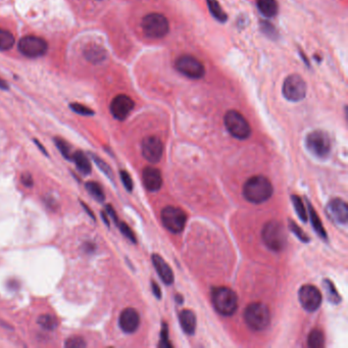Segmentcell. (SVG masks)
Returning <instances> with one entry per match:
<instances>
[{
  "label": "cell",
  "instance_id": "f1b7e54d",
  "mask_svg": "<svg viewBox=\"0 0 348 348\" xmlns=\"http://www.w3.org/2000/svg\"><path fill=\"white\" fill-rule=\"evenodd\" d=\"M38 325L47 331H52L54 329H56V327L58 326V322L57 320L51 315V314H42L38 318L37 320Z\"/></svg>",
  "mask_w": 348,
  "mask_h": 348
},
{
  "label": "cell",
  "instance_id": "484cf974",
  "mask_svg": "<svg viewBox=\"0 0 348 348\" xmlns=\"http://www.w3.org/2000/svg\"><path fill=\"white\" fill-rule=\"evenodd\" d=\"M323 286L326 290V294H327V297H328L330 302H332L334 304H338L341 302V296L338 293L337 289L335 288L333 282H331L330 280H324Z\"/></svg>",
  "mask_w": 348,
  "mask_h": 348
},
{
  "label": "cell",
  "instance_id": "8fae6325",
  "mask_svg": "<svg viewBox=\"0 0 348 348\" xmlns=\"http://www.w3.org/2000/svg\"><path fill=\"white\" fill-rule=\"evenodd\" d=\"M282 90L287 100L297 102L306 95V83L299 75H290L285 79Z\"/></svg>",
  "mask_w": 348,
  "mask_h": 348
},
{
  "label": "cell",
  "instance_id": "d6986e66",
  "mask_svg": "<svg viewBox=\"0 0 348 348\" xmlns=\"http://www.w3.org/2000/svg\"><path fill=\"white\" fill-rule=\"evenodd\" d=\"M179 320H180L181 328L186 334L188 335L194 334L195 329H196V317L192 310L184 309L183 311H181Z\"/></svg>",
  "mask_w": 348,
  "mask_h": 348
},
{
  "label": "cell",
  "instance_id": "8d00e7d4",
  "mask_svg": "<svg viewBox=\"0 0 348 348\" xmlns=\"http://www.w3.org/2000/svg\"><path fill=\"white\" fill-rule=\"evenodd\" d=\"M120 176H121V180H122L125 188L129 192H131L133 190V180H132L130 174L128 172H126V171H121L120 172Z\"/></svg>",
  "mask_w": 348,
  "mask_h": 348
},
{
  "label": "cell",
  "instance_id": "bcb514c9",
  "mask_svg": "<svg viewBox=\"0 0 348 348\" xmlns=\"http://www.w3.org/2000/svg\"><path fill=\"white\" fill-rule=\"evenodd\" d=\"M97 2H103V0H97Z\"/></svg>",
  "mask_w": 348,
  "mask_h": 348
},
{
  "label": "cell",
  "instance_id": "4316f807",
  "mask_svg": "<svg viewBox=\"0 0 348 348\" xmlns=\"http://www.w3.org/2000/svg\"><path fill=\"white\" fill-rule=\"evenodd\" d=\"M325 344V337L321 330H312L307 338V345L310 348H321Z\"/></svg>",
  "mask_w": 348,
  "mask_h": 348
},
{
  "label": "cell",
  "instance_id": "ba28073f",
  "mask_svg": "<svg viewBox=\"0 0 348 348\" xmlns=\"http://www.w3.org/2000/svg\"><path fill=\"white\" fill-rule=\"evenodd\" d=\"M162 222L172 233H180L185 228L187 215L179 207L167 206L162 211Z\"/></svg>",
  "mask_w": 348,
  "mask_h": 348
},
{
  "label": "cell",
  "instance_id": "52a82bcc",
  "mask_svg": "<svg viewBox=\"0 0 348 348\" xmlns=\"http://www.w3.org/2000/svg\"><path fill=\"white\" fill-rule=\"evenodd\" d=\"M305 143L309 152L319 159H326L330 154L331 139L330 136L322 130L309 133L306 136Z\"/></svg>",
  "mask_w": 348,
  "mask_h": 348
},
{
  "label": "cell",
  "instance_id": "7a4b0ae2",
  "mask_svg": "<svg viewBox=\"0 0 348 348\" xmlns=\"http://www.w3.org/2000/svg\"><path fill=\"white\" fill-rule=\"evenodd\" d=\"M263 240L272 251H282L287 244V234L284 226L279 220L268 222L263 229Z\"/></svg>",
  "mask_w": 348,
  "mask_h": 348
},
{
  "label": "cell",
  "instance_id": "30bf717a",
  "mask_svg": "<svg viewBox=\"0 0 348 348\" xmlns=\"http://www.w3.org/2000/svg\"><path fill=\"white\" fill-rule=\"evenodd\" d=\"M176 69L182 75L191 79H200L205 74V69L200 60L190 54H184L177 58Z\"/></svg>",
  "mask_w": 348,
  "mask_h": 348
},
{
  "label": "cell",
  "instance_id": "83f0119b",
  "mask_svg": "<svg viewBox=\"0 0 348 348\" xmlns=\"http://www.w3.org/2000/svg\"><path fill=\"white\" fill-rule=\"evenodd\" d=\"M86 189L89 192V194L91 196H93L97 201L102 202L105 200V194L104 191L102 189V187L100 186V184H98L97 182H87L86 183Z\"/></svg>",
  "mask_w": 348,
  "mask_h": 348
},
{
  "label": "cell",
  "instance_id": "1f68e13d",
  "mask_svg": "<svg viewBox=\"0 0 348 348\" xmlns=\"http://www.w3.org/2000/svg\"><path fill=\"white\" fill-rule=\"evenodd\" d=\"M288 224H289V229L293 232L294 235H295L300 241H302L303 243H308V242H309V240H310L309 237L304 233V231H303L295 222L289 219V220H288Z\"/></svg>",
  "mask_w": 348,
  "mask_h": 348
},
{
  "label": "cell",
  "instance_id": "ab89813d",
  "mask_svg": "<svg viewBox=\"0 0 348 348\" xmlns=\"http://www.w3.org/2000/svg\"><path fill=\"white\" fill-rule=\"evenodd\" d=\"M106 213L109 217H111L113 219V222L115 224H119V218H118V215H117V212H115V210L113 209V207L110 205V204H107L106 205Z\"/></svg>",
  "mask_w": 348,
  "mask_h": 348
},
{
  "label": "cell",
  "instance_id": "d6a6232c",
  "mask_svg": "<svg viewBox=\"0 0 348 348\" xmlns=\"http://www.w3.org/2000/svg\"><path fill=\"white\" fill-rule=\"evenodd\" d=\"M90 156L92 157V160L94 161V163L96 164V166L100 169V171L102 172V173H104L109 179H111L112 180V178H113V174H112V171H111V169H110V167L102 160V159H100L99 156H97L96 154H94V153H90Z\"/></svg>",
  "mask_w": 348,
  "mask_h": 348
},
{
  "label": "cell",
  "instance_id": "3957f363",
  "mask_svg": "<svg viewBox=\"0 0 348 348\" xmlns=\"http://www.w3.org/2000/svg\"><path fill=\"white\" fill-rule=\"evenodd\" d=\"M211 299L216 311L225 317L233 314L238 307L236 293L228 287H216L212 289Z\"/></svg>",
  "mask_w": 348,
  "mask_h": 348
},
{
  "label": "cell",
  "instance_id": "e0dca14e",
  "mask_svg": "<svg viewBox=\"0 0 348 348\" xmlns=\"http://www.w3.org/2000/svg\"><path fill=\"white\" fill-rule=\"evenodd\" d=\"M142 177L143 184L149 191H157L162 188L163 177L160 170L153 167H147L144 169Z\"/></svg>",
  "mask_w": 348,
  "mask_h": 348
},
{
  "label": "cell",
  "instance_id": "5bb4252c",
  "mask_svg": "<svg viewBox=\"0 0 348 348\" xmlns=\"http://www.w3.org/2000/svg\"><path fill=\"white\" fill-rule=\"evenodd\" d=\"M142 154L151 164H157L164 154V144L156 136H148L143 139L141 144Z\"/></svg>",
  "mask_w": 348,
  "mask_h": 348
},
{
  "label": "cell",
  "instance_id": "836d02e7",
  "mask_svg": "<svg viewBox=\"0 0 348 348\" xmlns=\"http://www.w3.org/2000/svg\"><path fill=\"white\" fill-rule=\"evenodd\" d=\"M65 346L67 348H84L87 346V343L81 336H72L66 340Z\"/></svg>",
  "mask_w": 348,
  "mask_h": 348
},
{
  "label": "cell",
  "instance_id": "60d3db41",
  "mask_svg": "<svg viewBox=\"0 0 348 348\" xmlns=\"http://www.w3.org/2000/svg\"><path fill=\"white\" fill-rule=\"evenodd\" d=\"M151 289H152V292H153L154 296L157 299H161L162 298V291H161V287L156 284V282H154V281L151 282Z\"/></svg>",
  "mask_w": 348,
  "mask_h": 348
},
{
  "label": "cell",
  "instance_id": "277c9868",
  "mask_svg": "<svg viewBox=\"0 0 348 348\" xmlns=\"http://www.w3.org/2000/svg\"><path fill=\"white\" fill-rule=\"evenodd\" d=\"M247 326L254 331H264L271 323V312L269 307L262 302L249 304L244 313Z\"/></svg>",
  "mask_w": 348,
  "mask_h": 348
},
{
  "label": "cell",
  "instance_id": "4dcf8cb0",
  "mask_svg": "<svg viewBox=\"0 0 348 348\" xmlns=\"http://www.w3.org/2000/svg\"><path fill=\"white\" fill-rule=\"evenodd\" d=\"M54 143H55L57 149L60 151V153L62 154V156L66 160L73 161V154L74 153L72 152V148H71L70 144L66 140L56 137V138H54Z\"/></svg>",
  "mask_w": 348,
  "mask_h": 348
},
{
  "label": "cell",
  "instance_id": "7bdbcfd3",
  "mask_svg": "<svg viewBox=\"0 0 348 348\" xmlns=\"http://www.w3.org/2000/svg\"><path fill=\"white\" fill-rule=\"evenodd\" d=\"M34 141H35V143L37 144V146L40 148V150H41V151H42V152H43L45 155H48V154H47V151H46V149H45V148H44V147L41 145V143H39V142H38L36 139H35Z\"/></svg>",
  "mask_w": 348,
  "mask_h": 348
},
{
  "label": "cell",
  "instance_id": "44dd1931",
  "mask_svg": "<svg viewBox=\"0 0 348 348\" xmlns=\"http://www.w3.org/2000/svg\"><path fill=\"white\" fill-rule=\"evenodd\" d=\"M258 9L266 18H273L278 13V4L276 0H258Z\"/></svg>",
  "mask_w": 348,
  "mask_h": 348
},
{
  "label": "cell",
  "instance_id": "8992f818",
  "mask_svg": "<svg viewBox=\"0 0 348 348\" xmlns=\"http://www.w3.org/2000/svg\"><path fill=\"white\" fill-rule=\"evenodd\" d=\"M142 30L144 34L152 39H160L165 36L170 31V25L167 18L157 13H152L145 16L141 23Z\"/></svg>",
  "mask_w": 348,
  "mask_h": 348
},
{
  "label": "cell",
  "instance_id": "4fadbf2b",
  "mask_svg": "<svg viewBox=\"0 0 348 348\" xmlns=\"http://www.w3.org/2000/svg\"><path fill=\"white\" fill-rule=\"evenodd\" d=\"M134 105L135 103L130 96L126 94H120L112 99L110 103V112L114 119L124 121L133 110Z\"/></svg>",
  "mask_w": 348,
  "mask_h": 348
},
{
  "label": "cell",
  "instance_id": "9c48e42d",
  "mask_svg": "<svg viewBox=\"0 0 348 348\" xmlns=\"http://www.w3.org/2000/svg\"><path fill=\"white\" fill-rule=\"evenodd\" d=\"M20 52L30 58L43 56L48 50L47 42L38 36H25L19 42Z\"/></svg>",
  "mask_w": 348,
  "mask_h": 348
},
{
  "label": "cell",
  "instance_id": "d4e9b609",
  "mask_svg": "<svg viewBox=\"0 0 348 348\" xmlns=\"http://www.w3.org/2000/svg\"><path fill=\"white\" fill-rule=\"evenodd\" d=\"M206 2H207L209 12L213 16V18L220 23H225L227 21L228 17L226 15V13L223 11V9L219 6L217 0H206Z\"/></svg>",
  "mask_w": 348,
  "mask_h": 348
},
{
  "label": "cell",
  "instance_id": "f546056e",
  "mask_svg": "<svg viewBox=\"0 0 348 348\" xmlns=\"http://www.w3.org/2000/svg\"><path fill=\"white\" fill-rule=\"evenodd\" d=\"M291 200H292V203L294 205V208H295V211L297 213V215L299 216V218L306 223L307 222V212H306V209H305V206L303 204V201L301 200V198L297 195H292L291 196Z\"/></svg>",
  "mask_w": 348,
  "mask_h": 348
},
{
  "label": "cell",
  "instance_id": "cb8c5ba5",
  "mask_svg": "<svg viewBox=\"0 0 348 348\" xmlns=\"http://www.w3.org/2000/svg\"><path fill=\"white\" fill-rule=\"evenodd\" d=\"M16 42L15 36L8 30L0 29V51H8Z\"/></svg>",
  "mask_w": 348,
  "mask_h": 348
},
{
  "label": "cell",
  "instance_id": "ee69618b",
  "mask_svg": "<svg viewBox=\"0 0 348 348\" xmlns=\"http://www.w3.org/2000/svg\"><path fill=\"white\" fill-rule=\"evenodd\" d=\"M82 205L85 207V209H86V211L89 213V215H90V216H91L93 219H95V215H94V214H93V212H92V211L89 209V207H88V206H87L85 203H82Z\"/></svg>",
  "mask_w": 348,
  "mask_h": 348
},
{
  "label": "cell",
  "instance_id": "6da1fadb",
  "mask_svg": "<svg viewBox=\"0 0 348 348\" xmlns=\"http://www.w3.org/2000/svg\"><path fill=\"white\" fill-rule=\"evenodd\" d=\"M273 185L264 176H255L246 181L243 187L244 197L251 203H264L273 195Z\"/></svg>",
  "mask_w": 348,
  "mask_h": 348
},
{
  "label": "cell",
  "instance_id": "ac0fdd59",
  "mask_svg": "<svg viewBox=\"0 0 348 348\" xmlns=\"http://www.w3.org/2000/svg\"><path fill=\"white\" fill-rule=\"evenodd\" d=\"M151 261L154 265V268L159 276L164 281V283L167 285H172L174 282V273L171 267L167 264V262L159 255H152Z\"/></svg>",
  "mask_w": 348,
  "mask_h": 348
},
{
  "label": "cell",
  "instance_id": "f6af8a7d",
  "mask_svg": "<svg viewBox=\"0 0 348 348\" xmlns=\"http://www.w3.org/2000/svg\"><path fill=\"white\" fill-rule=\"evenodd\" d=\"M101 215H102V219L104 220V223L108 226L109 225V220H108V215H106L104 212H101Z\"/></svg>",
  "mask_w": 348,
  "mask_h": 348
},
{
  "label": "cell",
  "instance_id": "603a6c76",
  "mask_svg": "<svg viewBox=\"0 0 348 348\" xmlns=\"http://www.w3.org/2000/svg\"><path fill=\"white\" fill-rule=\"evenodd\" d=\"M73 161L75 162L76 167L81 174L87 176L91 173V164L89 162V159L85 155V153H83L82 151L75 152L73 154Z\"/></svg>",
  "mask_w": 348,
  "mask_h": 348
},
{
  "label": "cell",
  "instance_id": "e575fe53",
  "mask_svg": "<svg viewBox=\"0 0 348 348\" xmlns=\"http://www.w3.org/2000/svg\"><path fill=\"white\" fill-rule=\"evenodd\" d=\"M121 232H122V234L128 238L131 242L133 243H136L137 242V239L135 237V234H134V232L131 230V228L126 224V223H123V222H119L118 224Z\"/></svg>",
  "mask_w": 348,
  "mask_h": 348
},
{
  "label": "cell",
  "instance_id": "d590c367",
  "mask_svg": "<svg viewBox=\"0 0 348 348\" xmlns=\"http://www.w3.org/2000/svg\"><path fill=\"white\" fill-rule=\"evenodd\" d=\"M70 107H71V109L73 111H75L76 113L81 114V115H93L94 114V111L92 109H90L89 107H87V106H85L83 104L77 103V102L72 103L70 105Z\"/></svg>",
  "mask_w": 348,
  "mask_h": 348
},
{
  "label": "cell",
  "instance_id": "7c38bea8",
  "mask_svg": "<svg viewBox=\"0 0 348 348\" xmlns=\"http://www.w3.org/2000/svg\"><path fill=\"white\" fill-rule=\"evenodd\" d=\"M298 298L302 307L307 311H315L323 300L321 291L312 285H303L298 291Z\"/></svg>",
  "mask_w": 348,
  "mask_h": 348
},
{
  "label": "cell",
  "instance_id": "9a60e30c",
  "mask_svg": "<svg viewBox=\"0 0 348 348\" xmlns=\"http://www.w3.org/2000/svg\"><path fill=\"white\" fill-rule=\"evenodd\" d=\"M327 213L329 217L338 225L345 226L348 220V206L342 199L335 198L327 205Z\"/></svg>",
  "mask_w": 348,
  "mask_h": 348
},
{
  "label": "cell",
  "instance_id": "b9f144b4",
  "mask_svg": "<svg viewBox=\"0 0 348 348\" xmlns=\"http://www.w3.org/2000/svg\"><path fill=\"white\" fill-rule=\"evenodd\" d=\"M0 89H5V90L9 89L8 83H7L5 80H3L2 78H0Z\"/></svg>",
  "mask_w": 348,
  "mask_h": 348
},
{
  "label": "cell",
  "instance_id": "5b68a950",
  "mask_svg": "<svg viewBox=\"0 0 348 348\" xmlns=\"http://www.w3.org/2000/svg\"><path fill=\"white\" fill-rule=\"evenodd\" d=\"M224 123L229 133L240 140L247 139L251 134V128L243 115L237 110H229L225 114Z\"/></svg>",
  "mask_w": 348,
  "mask_h": 348
},
{
  "label": "cell",
  "instance_id": "7402d4cb",
  "mask_svg": "<svg viewBox=\"0 0 348 348\" xmlns=\"http://www.w3.org/2000/svg\"><path fill=\"white\" fill-rule=\"evenodd\" d=\"M307 208H308V212H309V216H310V220L312 224V227L314 229V231L318 233V235L322 238L327 240V232L322 224V220L319 216V214L317 213V211L313 209V207L311 206V204L309 202H307Z\"/></svg>",
  "mask_w": 348,
  "mask_h": 348
},
{
  "label": "cell",
  "instance_id": "2e32d148",
  "mask_svg": "<svg viewBox=\"0 0 348 348\" xmlns=\"http://www.w3.org/2000/svg\"><path fill=\"white\" fill-rule=\"evenodd\" d=\"M140 324V317L136 309L132 307H128L121 312L119 319V325L121 329L128 334L134 333Z\"/></svg>",
  "mask_w": 348,
  "mask_h": 348
},
{
  "label": "cell",
  "instance_id": "f35d334b",
  "mask_svg": "<svg viewBox=\"0 0 348 348\" xmlns=\"http://www.w3.org/2000/svg\"><path fill=\"white\" fill-rule=\"evenodd\" d=\"M21 180H22V183H23L26 187H32L33 184H34L33 178H32V176H31V174H29V173H24V174L22 175Z\"/></svg>",
  "mask_w": 348,
  "mask_h": 348
},
{
  "label": "cell",
  "instance_id": "ffe728a7",
  "mask_svg": "<svg viewBox=\"0 0 348 348\" xmlns=\"http://www.w3.org/2000/svg\"><path fill=\"white\" fill-rule=\"evenodd\" d=\"M85 57L87 60L93 62V64H98L103 61L106 58V52L105 50L100 47L99 45L96 44H90L86 49H85Z\"/></svg>",
  "mask_w": 348,
  "mask_h": 348
},
{
  "label": "cell",
  "instance_id": "74e56055",
  "mask_svg": "<svg viewBox=\"0 0 348 348\" xmlns=\"http://www.w3.org/2000/svg\"><path fill=\"white\" fill-rule=\"evenodd\" d=\"M161 342H160V346L161 347H172V344L170 343L169 340V330L168 327L166 325V323H164L163 325V329H162V333H161Z\"/></svg>",
  "mask_w": 348,
  "mask_h": 348
}]
</instances>
